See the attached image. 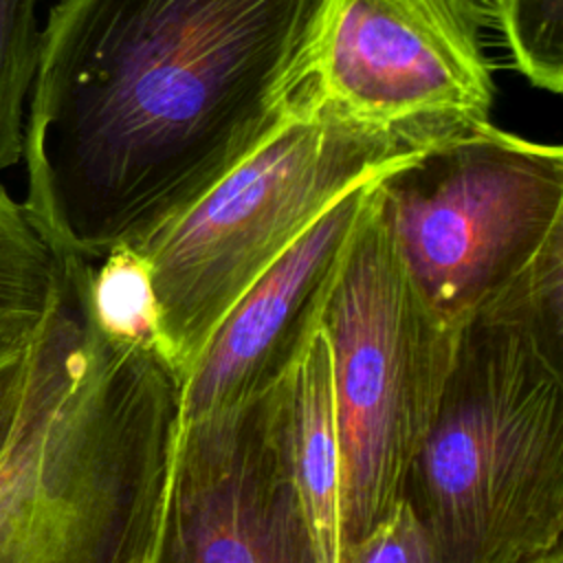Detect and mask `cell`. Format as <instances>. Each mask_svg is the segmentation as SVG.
Segmentation results:
<instances>
[{"label":"cell","instance_id":"cell-1","mask_svg":"<svg viewBox=\"0 0 563 563\" xmlns=\"http://www.w3.org/2000/svg\"><path fill=\"white\" fill-rule=\"evenodd\" d=\"M328 0H59L24 130L37 229L141 249L290 117Z\"/></svg>","mask_w":563,"mask_h":563},{"label":"cell","instance_id":"cell-2","mask_svg":"<svg viewBox=\"0 0 563 563\" xmlns=\"http://www.w3.org/2000/svg\"><path fill=\"white\" fill-rule=\"evenodd\" d=\"M92 260L64 249L26 343L18 422L0 460V563H154L183 385L158 343L108 334Z\"/></svg>","mask_w":563,"mask_h":563},{"label":"cell","instance_id":"cell-3","mask_svg":"<svg viewBox=\"0 0 563 563\" xmlns=\"http://www.w3.org/2000/svg\"><path fill=\"white\" fill-rule=\"evenodd\" d=\"M438 563L563 550V279L526 268L457 325L435 418L402 495Z\"/></svg>","mask_w":563,"mask_h":563},{"label":"cell","instance_id":"cell-4","mask_svg":"<svg viewBox=\"0 0 563 563\" xmlns=\"http://www.w3.org/2000/svg\"><path fill=\"white\" fill-rule=\"evenodd\" d=\"M433 141L299 97L268 141L134 249L150 271L161 350L183 378L238 297L332 202Z\"/></svg>","mask_w":563,"mask_h":563},{"label":"cell","instance_id":"cell-5","mask_svg":"<svg viewBox=\"0 0 563 563\" xmlns=\"http://www.w3.org/2000/svg\"><path fill=\"white\" fill-rule=\"evenodd\" d=\"M339 431V548L405 495L435 418L455 332L420 295L374 205L372 180L321 310Z\"/></svg>","mask_w":563,"mask_h":563},{"label":"cell","instance_id":"cell-6","mask_svg":"<svg viewBox=\"0 0 563 563\" xmlns=\"http://www.w3.org/2000/svg\"><path fill=\"white\" fill-rule=\"evenodd\" d=\"M372 198L420 295L457 328L563 235V150L473 125L376 174Z\"/></svg>","mask_w":563,"mask_h":563},{"label":"cell","instance_id":"cell-7","mask_svg":"<svg viewBox=\"0 0 563 563\" xmlns=\"http://www.w3.org/2000/svg\"><path fill=\"white\" fill-rule=\"evenodd\" d=\"M482 26L471 0H328L299 97L427 139L490 123Z\"/></svg>","mask_w":563,"mask_h":563},{"label":"cell","instance_id":"cell-8","mask_svg":"<svg viewBox=\"0 0 563 563\" xmlns=\"http://www.w3.org/2000/svg\"><path fill=\"white\" fill-rule=\"evenodd\" d=\"M154 563H323L271 387L180 429Z\"/></svg>","mask_w":563,"mask_h":563},{"label":"cell","instance_id":"cell-9","mask_svg":"<svg viewBox=\"0 0 563 563\" xmlns=\"http://www.w3.org/2000/svg\"><path fill=\"white\" fill-rule=\"evenodd\" d=\"M367 183L332 202L220 319L185 376L183 427L264 394L284 374L321 319Z\"/></svg>","mask_w":563,"mask_h":563},{"label":"cell","instance_id":"cell-10","mask_svg":"<svg viewBox=\"0 0 563 563\" xmlns=\"http://www.w3.org/2000/svg\"><path fill=\"white\" fill-rule=\"evenodd\" d=\"M282 446L323 563L339 554V431L325 330H310L284 374L271 385Z\"/></svg>","mask_w":563,"mask_h":563},{"label":"cell","instance_id":"cell-11","mask_svg":"<svg viewBox=\"0 0 563 563\" xmlns=\"http://www.w3.org/2000/svg\"><path fill=\"white\" fill-rule=\"evenodd\" d=\"M62 255L0 185V345L35 332L55 297Z\"/></svg>","mask_w":563,"mask_h":563},{"label":"cell","instance_id":"cell-12","mask_svg":"<svg viewBox=\"0 0 563 563\" xmlns=\"http://www.w3.org/2000/svg\"><path fill=\"white\" fill-rule=\"evenodd\" d=\"M35 2L0 0V169L15 165L24 150V101L42 44Z\"/></svg>","mask_w":563,"mask_h":563},{"label":"cell","instance_id":"cell-13","mask_svg":"<svg viewBox=\"0 0 563 563\" xmlns=\"http://www.w3.org/2000/svg\"><path fill=\"white\" fill-rule=\"evenodd\" d=\"M88 297L97 323L108 334L158 343L150 271L134 249L119 246L92 262Z\"/></svg>","mask_w":563,"mask_h":563},{"label":"cell","instance_id":"cell-14","mask_svg":"<svg viewBox=\"0 0 563 563\" xmlns=\"http://www.w3.org/2000/svg\"><path fill=\"white\" fill-rule=\"evenodd\" d=\"M493 24L515 66L537 88H563V0H499Z\"/></svg>","mask_w":563,"mask_h":563},{"label":"cell","instance_id":"cell-15","mask_svg":"<svg viewBox=\"0 0 563 563\" xmlns=\"http://www.w3.org/2000/svg\"><path fill=\"white\" fill-rule=\"evenodd\" d=\"M336 563H438V559L429 530L402 497L369 532L343 543Z\"/></svg>","mask_w":563,"mask_h":563},{"label":"cell","instance_id":"cell-16","mask_svg":"<svg viewBox=\"0 0 563 563\" xmlns=\"http://www.w3.org/2000/svg\"><path fill=\"white\" fill-rule=\"evenodd\" d=\"M29 339L24 343L0 350V460L7 451V444L11 440V433L22 407Z\"/></svg>","mask_w":563,"mask_h":563},{"label":"cell","instance_id":"cell-17","mask_svg":"<svg viewBox=\"0 0 563 563\" xmlns=\"http://www.w3.org/2000/svg\"><path fill=\"white\" fill-rule=\"evenodd\" d=\"M477 11L482 13V18L486 20V24H493V18H495V9H497V2L499 0H471Z\"/></svg>","mask_w":563,"mask_h":563},{"label":"cell","instance_id":"cell-18","mask_svg":"<svg viewBox=\"0 0 563 563\" xmlns=\"http://www.w3.org/2000/svg\"><path fill=\"white\" fill-rule=\"evenodd\" d=\"M534 563H563V550L552 552L550 556H543V559H539V561H534Z\"/></svg>","mask_w":563,"mask_h":563},{"label":"cell","instance_id":"cell-19","mask_svg":"<svg viewBox=\"0 0 563 563\" xmlns=\"http://www.w3.org/2000/svg\"><path fill=\"white\" fill-rule=\"evenodd\" d=\"M22 343H24V341H22ZM15 345H18V343H15ZM2 347H9V345H0V350H2Z\"/></svg>","mask_w":563,"mask_h":563}]
</instances>
